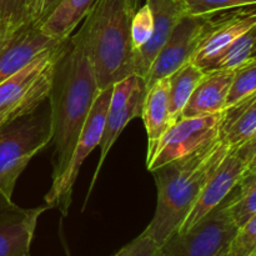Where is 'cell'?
<instances>
[{"instance_id": "6da1fadb", "label": "cell", "mask_w": 256, "mask_h": 256, "mask_svg": "<svg viewBox=\"0 0 256 256\" xmlns=\"http://www.w3.org/2000/svg\"><path fill=\"white\" fill-rule=\"evenodd\" d=\"M100 92L82 30L69 38L55 68L49 98L54 159L52 182L66 169L82 126Z\"/></svg>"}, {"instance_id": "7a4b0ae2", "label": "cell", "mask_w": 256, "mask_h": 256, "mask_svg": "<svg viewBox=\"0 0 256 256\" xmlns=\"http://www.w3.org/2000/svg\"><path fill=\"white\" fill-rule=\"evenodd\" d=\"M230 150L219 138L152 172L158 189L156 209L142 232L160 246L179 232L205 182Z\"/></svg>"}, {"instance_id": "3957f363", "label": "cell", "mask_w": 256, "mask_h": 256, "mask_svg": "<svg viewBox=\"0 0 256 256\" xmlns=\"http://www.w3.org/2000/svg\"><path fill=\"white\" fill-rule=\"evenodd\" d=\"M140 0H95L82 28L99 90L134 74L132 18Z\"/></svg>"}, {"instance_id": "277c9868", "label": "cell", "mask_w": 256, "mask_h": 256, "mask_svg": "<svg viewBox=\"0 0 256 256\" xmlns=\"http://www.w3.org/2000/svg\"><path fill=\"white\" fill-rule=\"evenodd\" d=\"M44 104L32 114L0 122V208L14 204L12 198L19 176L52 142L50 106Z\"/></svg>"}, {"instance_id": "5b68a950", "label": "cell", "mask_w": 256, "mask_h": 256, "mask_svg": "<svg viewBox=\"0 0 256 256\" xmlns=\"http://www.w3.org/2000/svg\"><path fill=\"white\" fill-rule=\"evenodd\" d=\"M69 39L36 55L0 84V122L34 112L49 98L55 68Z\"/></svg>"}, {"instance_id": "8992f818", "label": "cell", "mask_w": 256, "mask_h": 256, "mask_svg": "<svg viewBox=\"0 0 256 256\" xmlns=\"http://www.w3.org/2000/svg\"><path fill=\"white\" fill-rule=\"evenodd\" d=\"M238 229L225 199L192 229L172 235L159 246V256H220L229 249Z\"/></svg>"}, {"instance_id": "52a82bcc", "label": "cell", "mask_w": 256, "mask_h": 256, "mask_svg": "<svg viewBox=\"0 0 256 256\" xmlns=\"http://www.w3.org/2000/svg\"><path fill=\"white\" fill-rule=\"evenodd\" d=\"M112 90V86L102 90L98 94L92 110L88 115L86 122L80 132L79 139H78L66 169L59 179L52 182V188L44 198L45 204L49 205L50 209L55 208L64 216H66L69 212L74 185L80 169H82V165L84 164L85 159L92 154V150L99 146L100 142H102Z\"/></svg>"}, {"instance_id": "ba28073f", "label": "cell", "mask_w": 256, "mask_h": 256, "mask_svg": "<svg viewBox=\"0 0 256 256\" xmlns=\"http://www.w3.org/2000/svg\"><path fill=\"white\" fill-rule=\"evenodd\" d=\"M222 115L224 112L200 116H180L172 122L152 152L146 155L148 170L154 172L219 139Z\"/></svg>"}, {"instance_id": "9c48e42d", "label": "cell", "mask_w": 256, "mask_h": 256, "mask_svg": "<svg viewBox=\"0 0 256 256\" xmlns=\"http://www.w3.org/2000/svg\"><path fill=\"white\" fill-rule=\"evenodd\" d=\"M145 94H146L145 79L136 74L129 75L112 85V96H110L106 119H105L104 132H102V142L99 145L100 159L96 165V169H95L92 182L90 184L86 200L94 189L98 175H99L102 164L106 160L112 145L115 144L125 126L132 119L142 115Z\"/></svg>"}, {"instance_id": "30bf717a", "label": "cell", "mask_w": 256, "mask_h": 256, "mask_svg": "<svg viewBox=\"0 0 256 256\" xmlns=\"http://www.w3.org/2000/svg\"><path fill=\"white\" fill-rule=\"evenodd\" d=\"M212 15H185L156 55L145 79L146 90L192 59L209 30Z\"/></svg>"}, {"instance_id": "8fae6325", "label": "cell", "mask_w": 256, "mask_h": 256, "mask_svg": "<svg viewBox=\"0 0 256 256\" xmlns=\"http://www.w3.org/2000/svg\"><path fill=\"white\" fill-rule=\"evenodd\" d=\"M254 26H256V5L215 12L212 15L209 30L198 46L192 62L208 72L234 40Z\"/></svg>"}, {"instance_id": "7c38bea8", "label": "cell", "mask_w": 256, "mask_h": 256, "mask_svg": "<svg viewBox=\"0 0 256 256\" xmlns=\"http://www.w3.org/2000/svg\"><path fill=\"white\" fill-rule=\"evenodd\" d=\"M245 172L246 165L232 149L205 182L196 202L192 205L178 232H184L192 229L215 208L219 206L236 188Z\"/></svg>"}, {"instance_id": "4fadbf2b", "label": "cell", "mask_w": 256, "mask_h": 256, "mask_svg": "<svg viewBox=\"0 0 256 256\" xmlns=\"http://www.w3.org/2000/svg\"><path fill=\"white\" fill-rule=\"evenodd\" d=\"M154 18L149 42L134 55V74L145 78L154 59L172 35L178 22L188 15L184 0H146Z\"/></svg>"}, {"instance_id": "5bb4252c", "label": "cell", "mask_w": 256, "mask_h": 256, "mask_svg": "<svg viewBox=\"0 0 256 256\" xmlns=\"http://www.w3.org/2000/svg\"><path fill=\"white\" fill-rule=\"evenodd\" d=\"M49 205L22 209L12 204L0 208V256H30V246L40 215Z\"/></svg>"}, {"instance_id": "9a60e30c", "label": "cell", "mask_w": 256, "mask_h": 256, "mask_svg": "<svg viewBox=\"0 0 256 256\" xmlns=\"http://www.w3.org/2000/svg\"><path fill=\"white\" fill-rule=\"evenodd\" d=\"M59 42H62L50 38L32 22H28L15 30L0 49V84L29 64L36 55Z\"/></svg>"}, {"instance_id": "2e32d148", "label": "cell", "mask_w": 256, "mask_h": 256, "mask_svg": "<svg viewBox=\"0 0 256 256\" xmlns=\"http://www.w3.org/2000/svg\"><path fill=\"white\" fill-rule=\"evenodd\" d=\"M232 70H208L192 92L182 116L216 114L226 109V98L232 82Z\"/></svg>"}, {"instance_id": "e0dca14e", "label": "cell", "mask_w": 256, "mask_h": 256, "mask_svg": "<svg viewBox=\"0 0 256 256\" xmlns=\"http://www.w3.org/2000/svg\"><path fill=\"white\" fill-rule=\"evenodd\" d=\"M142 119L144 122L148 135V152L149 155L158 144L162 135L172 125V120L169 112V98H168V78L158 82L146 90L142 110Z\"/></svg>"}, {"instance_id": "ac0fdd59", "label": "cell", "mask_w": 256, "mask_h": 256, "mask_svg": "<svg viewBox=\"0 0 256 256\" xmlns=\"http://www.w3.org/2000/svg\"><path fill=\"white\" fill-rule=\"evenodd\" d=\"M256 132V92L224 110L219 138L236 149Z\"/></svg>"}, {"instance_id": "d6986e66", "label": "cell", "mask_w": 256, "mask_h": 256, "mask_svg": "<svg viewBox=\"0 0 256 256\" xmlns=\"http://www.w3.org/2000/svg\"><path fill=\"white\" fill-rule=\"evenodd\" d=\"M95 0H62L54 12L40 25L42 32L55 40H66L82 19H85Z\"/></svg>"}, {"instance_id": "ffe728a7", "label": "cell", "mask_w": 256, "mask_h": 256, "mask_svg": "<svg viewBox=\"0 0 256 256\" xmlns=\"http://www.w3.org/2000/svg\"><path fill=\"white\" fill-rule=\"evenodd\" d=\"M204 70L190 60L168 76L169 112L172 122L182 116L185 105L202 80Z\"/></svg>"}, {"instance_id": "44dd1931", "label": "cell", "mask_w": 256, "mask_h": 256, "mask_svg": "<svg viewBox=\"0 0 256 256\" xmlns=\"http://www.w3.org/2000/svg\"><path fill=\"white\" fill-rule=\"evenodd\" d=\"M226 204L238 228L256 214V168L245 172L239 184L226 198Z\"/></svg>"}, {"instance_id": "7402d4cb", "label": "cell", "mask_w": 256, "mask_h": 256, "mask_svg": "<svg viewBox=\"0 0 256 256\" xmlns=\"http://www.w3.org/2000/svg\"><path fill=\"white\" fill-rule=\"evenodd\" d=\"M256 26L232 42L214 62L210 70H232L254 59Z\"/></svg>"}, {"instance_id": "603a6c76", "label": "cell", "mask_w": 256, "mask_h": 256, "mask_svg": "<svg viewBox=\"0 0 256 256\" xmlns=\"http://www.w3.org/2000/svg\"><path fill=\"white\" fill-rule=\"evenodd\" d=\"M256 92V59L234 70L232 82L226 98V109Z\"/></svg>"}, {"instance_id": "cb8c5ba5", "label": "cell", "mask_w": 256, "mask_h": 256, "mask_svg": "<svg viewBox=\"0 0 256 256\" xmlns=\"http://www.w3.org/2000/svg\"><path fill=\"white\" fill-rule=\"evenodd\" d=\"M32 0H0V22L12 29L32 22Z\"/></svg>"}, {"instance_id": "d4e9b609", "label": "cell", "mask_w": 256, "mask_h": 256, "mask_svg": "<svg viewBox=\"0 0 256 256\" xmlns=\"http://www.w3.org/2000/svg\"><path fill=\"white\" fill-rule=\"evenodd\" d=\"M188 14L210 15L225 10L256 5V0H184Z\"/></svg>"}, {"instance_id": "484cf974", "label": "cell", "mask_w": 256, "mask_h": 256, "mask_svg": "<svg viewBox=\"0 0 256 256\" xmlns=\"http://www.w3.org/2000/svg\"><path fill=\"white\" fill-rule=\"evenodd\" d=\"M152 29H154V18H152V9L145 2V5L138 9L136 14L132 18V42L134 52L142 49L149 42L152 34Z\"/></svg>"}, {"instance_id": "4316f807", "label": "cell", "mask_w": 256, "mask_h": 256, "mask_svg": "<svg viewBox=\"0 0 256 256\" xmlns=\"http://www.w3.org/2000/svg\"><path fill=\"white\" fill-rule=\"evenodd\" d=\"M229 248L235 256H252L256 252V214L238 229Z\"/></svg>"}, {"instance_id": "83f0119b", "label": "cell", "mask_w": 256, "mask_h": 256, "mask_svg": "<svg viewBox=\"0 0 256 256\" xmlns=\"http://www.w3.org/2000/svg\"><path fill=\"white\" fill-rule=\"evenodd\" d=\"M114 256H159V245L152 238L142 232Z\"/></svg>"}, {"instance_id": "f1b7e54d", "label": "cell", "mask_w": 256, "mask_h": 256, "mask_svg": "<svg viewBox=\"0 0 256 256\" xmlns=\"http://www.w3.org/2000/svg\"><path fill=\"white\" fill-rule=\"evenodd\" d=\"M60 2L62 0H38L34 10H32V24L40 26L48 19V16L54 12V9L59 5Z\"/></svg>"}, {"instance_id": "f546056e", "label": "cell", "mask_w": 256, "mask_h": 256, "mask_svg": "<svg viewBox=\"0 0 256 256\" xmlns=\"http://www.w3.org/2000/svg\"><path fill=\"white\" fill-rule=\"evenodd\" d=\"M234 152L245 162L246 170L256 168V132L248 142H245L239 148L234 149Z\"/></svg>"}, {"instance_id": "4dcf8cb0", "label": "cell", "mask_w": 256, "mask_h": 256, "mask_svg": "<svg viewBox=\"0 0 256 256\" xmlns=\"http://www.w3.org/2000/svg\"><path fill=\"white\" fill-rule=\"evenodd\" d=\"M16 29H12V28L8 26L6 24H4L2 22H0V49L5 45V42L10 39L14 32Z\"/></svg>"}, {"instance_id": "1f68e13d", "label": "cell", "mask_w": 256, "mask_h": 256, "mask_svg": "<svg viewBox=\"0 0 256 256\" xmlns=\"http://www.w3.org/2000/svg\"><path fill=\"white\" fill-rule=\"evenodd\" d=\"M220 256H235V255L232 254V250H230V248H229V249H228V250H225V252H222V254L220 255Z\"/></svg>"}, {"instance_id": "d6a6232c", "label": "cell", "mask_w": 256, "mask_h": 256, "mask_svg": "<svg viewBox=\"0 0 256 256\" xmlns=\"http://www.w3.org/2000/svg\"><path fill=\"white\" fill-rule=\"evenodd\" d=\"M254 59H256V38H255V46H254Z\"/></svg>"}, {"instance_id": "836d02e7", "label": "cell", "mask_w": 256, "mask_h": 256, "mask_svg": "<svg viewBox=\"0 0 256 256\" xmlns=\"http://www.w3.org/2000/svg\"><path fill=\"white\" fill-rule=\"evenodd\" d=\"M36 2H38V0H32V10H34L35 5H36Z\"/></svg>"}, {"instance_id": "e575fe53", "label": "cell", "mask_w": 256, "mask_h": 256, "mask_svg": "<svg viewBox=\"0 0 256 256\" xmlns=\"http://www.w3.org/2000/svg\"><path fill=\"white\" fill-rule=\"evenodd\" d=\"M252 256H256V252H254V254H252Z\"/></svg>"}]
</instances>
